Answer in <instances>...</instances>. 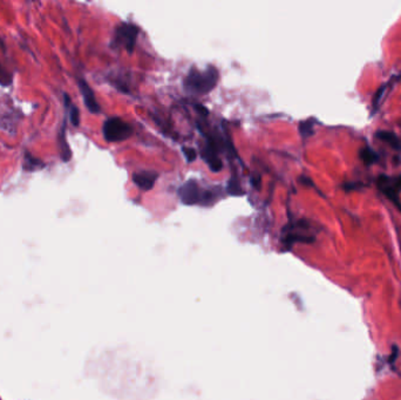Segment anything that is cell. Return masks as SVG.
<instances>
[{
	"instance_id": "cell-13",
	"label": "cell",
	"mask_w": 401,
	"mask_h": 400,
	"mask_svg": "<svg viewBox=\"0 0 401 400\" xmlns=\"http://www.w3.org/2000/svg\"><path fill=\"white\" fill-rule=\"evenodd\" d=\"M316 125H317V120L316 119H307L301 121L299 124V127H298L301 138L306 140L307 138H310V136H312L313 133H315Z\"/></svg>"
},
{
	"instance_id": "cell-15",
	"label": "cell",
	"mask_w": 401,
	"mask_h": 400,
	"mask_svg": "<svg viewBox=\"0 0 401 400\" xmlns=\"http://www.w3.org/2000/svg\"><path fill=\"white\" fill-rule=\"evenodd\" d=\"M227 190L230 195H233V196H241V195L244 194V190H243L241 183H239L238 176H236L235 174L231 175V179L228 182Z\"/></svg>"
},
{
	"instance_id": "cell-14",
	"label": "cell",
	"mask_w": 401,
	"mask_h": 400,
	"mask_svg": "<svg viewBox=\"0 0 401 400\" xmlns=\"http://www.w3.org/2000/svg\"><path fill=\"white\" fill-rule=\"evenodd\" d=\"M359 156H360V160H361V161L367 166L373 165V163H376L378 160H379L378 154L373 149H371L370 147L361 148L359 151Z\"/></svg>"
},
{
	"instance_id": "cell-2",
	"label": "cell",
	"mask_w": 401,
	"mask_h": 400,
	"mask_svg": "<svg viewBox=\"0 0 401 400\" xmlns=\"http://www.w3.org/2000/svg\"><path fill=\"white\" fill-rule=\"evenodd\" d=\"M177 192L181 202L186 206L202 204V206L209 207L218 200L221 187H213L211 189L203 188L197 181L190 179L178 188Z\"/></svg>"
},
{
	"instance_id": "cell-6",
	"label": "cell",
	"mask_w": 401,
	"mask_h": 400,
	"mask_svg": "<svg viewBox=\"0 0 401 400\" xmlns=\"http://www.w3.org/2000/svg\"><path fill=\"white\" fill-rule=\"evenodd\" d=\"M377 186L378 189L401 210V202L399 200L401 192V174L398 176L380 175L377 180Z\"/></svg>"
},
{
	"instance_id": "cell-11",
	"label": "cell",
	"mask_w": 401,
	"mask_h": 400,
	"mask_svg": "<svg viewBox=\"0 0 401 400\" xmlns=\"http://www.w3.org/2000/svg\"><path fill=\"white\" fill-rule=\"evenodd\" d=\"M376 138L379 140V141L385 142V144L391 146L393 149H397V150L401 149V142H400L399 138H398L394 133H392V131L379 130L376 133Z\"/></svg>"
},
{
	"instance_id": "cell-9",
	"label": "cell",
	"mask_w": 401,
	"mask_h": 400,
	"mask_svg": "<svg viewBox=\"0 0 401 400\" xmlns=\"http://www.w3.org/2000/svg\"><path fill=\"white\" fill-rule=\"evenodd\" d=\"M58 140H59L61 159H63V162H68L72 157V151H71V148H69L68 144H67V139H66V120L63 121V127H61L59 136H58Z\"/></svg>"
},
{
	"instance_id": "cell-3",
	"label": "cell",
	"mask_w": 401,
	"mask_h": 400,
	"mask_svg": "<svg viewBox=\"0 0 401 400\" xmlns=\"http://www.w3.org/2000/svg\"><path fill=\"white\" fill-rule=\"evenodd\" d=\"M102 134L107 142H122L133 135L134 127L119 116H112L104 122Z\"/></svg>"
},
{
	"instance_id": "cell-12",
	"label": "cell",
	"mask_w": 401,
	"mask_h": 400,
	"mask_svg": "<svg viewBox=\"0 0 401 400\" xmlns=\"http://www.w3.org/2000/svg\"><path fill=\"white\" fill-rule=\"evenodd\" d=\"M45 167V163L42 160L37 159L36 156L32 155L31 153L26 151L24 156V162H22V168L26 171H36Z\"/></svg>"
},
{
	"instance_id": "cell-4",
	"label": "cell",
	"mask_w": 401,
	"mask_h": 400,
	"mask_svg": "<svg viewBox=\"0 0 401 400\" xmlns=\"http://www.w3.org/2000/svg\"><path fill=\"white\" fill-rule=\"evenodd\" d=\"M316 239L313 227L306 220H298L284 228L283 242L285 245H292L297 242L311 243Z\"/></svg>"
},
{
	"instance_id": "cell-16",
	"label": "cell",
	"mask_w": 401,
	"mask_h": 400,
	"mask_svg": "<svg viewBox=\"0 0 401 400\" xmlns=\"http://www.w3.org/2000/svg\"><path fill=\"white\" fill-rule=\"evenodd\" d=\"M182 153L184 157L187 159V162H192L195 161L196 157H197V153L194 148H189V147H183L182 148Z\"/></svg>"
},
{
	"instance_id": "cell-18",
	"label": "cell",
	"mask_w": 401,
	"mask_h": 400,
	"mask_svg": "<svg viewBox=\"0 0 401 400\" xmlns=\"http://www.w3.org/2000/svg\"><path fill=\"white\" fill-rule=\"evenodd\" d=\"M397 79H399V80H401V73H400V74H399V75H398V77H397Z\"/></svg>"
},
{
	"instance_id": "cell-1",
	"label": "cell",
	"mask_w": 401,
	"mask_h": 400,
	"mask_svg": "<svg viewBox=\"0 0 401 400\" xmlns=\"http://www.w3.org/2000/svg\"><path fill=\"white\" fill-rule=\"evenodd\" d=\"M219 80V73L213 66H208L201 71L191 67L183 79V88L190 95H206L216 88Z\"/></svg>"
},
{
	"instance_id": "cell-8",
	"label": "cell",
	"mask_w": 401,
	"mask_h": 400,
	"mask_svg": "<svg viewBox=\"0 0 401 400\" xmlns=\"http://www.w3.org/2000/svg\"><path fill=\"white\" fill-rule=\"evenodd\" d=\"M159 173L154 170H139L133 174V182L142 190H150L154 188Z\"/></svg>"
},
{
	"instance_id": "cell-10",
	"label": "cell",
	"mask_w": 401,
	"mask_h": 400,
	"mask_svg": "<svg viewBox=\"0 0 401 400\" xmlns=\"http://www.w3.org/2000/svg\"><path fill=\"white\" fill-rule=\"evenodd\" d=\"M63 101H65V108H66V113L68 114V118L71 120V124L75 127H78L79 124H80V110L79 108L73 104L71 98H69L68 94H63Z\"/></svg>"
},
{
	"instance_id": "cell-7",
	"label": "cell",
	"mask_w": 401,
	"mask_h": 400,
	"mask_svg": "<svg viewBox=\"0 0 401 400\" xmlns=\"http://www.w3.org/2000/svg\"><path fill=\"white\" fill-rule=\"evenodd\" d=\"M78 86L79 89H80L81 95H83L84 106L87 107V109L89 110L90 113L93 114H99L101 112V107L99 105L98 100H96L94 90L92 89V87L89 86L88 83H87L84 79H79L78 80Z\"/></svg>"
},
{
	"instance_id": "cell-17",
	"label": "cell",
	"mask_w": 401,
	"mask_h": 400,
	"mask_svg": "<svg viewBox=\"0 0 401 400\" xmlns=\"http://www.w3.org/2000/svg\"><path fill=\"white\" fill-rule=\"evenodd\" d=\"M385 92V87H380V89L378 90L377 92V94H376V98L373 99V106L374 105H378V102H379V100H380V98H381V94L382 93Z\"/></svg>"
},
{
	"instance_id": "cell-5",
	"label": "cell",
	"mask_w": 401,
	"mask_h": 400,
	"mask_svg": "<svg viewBox=\"0 0 401 400\" xmlns=\"http://www.w3.org/2000/svg\"><path fill=\"white\" fill-rule=\"evenodd\" d=\"M139 33V26L131 24V22H121L115 28L114 42H115L116 46H122L128 53L131 54L135 49V43Z\"/></svg>"
}]
</instances>
